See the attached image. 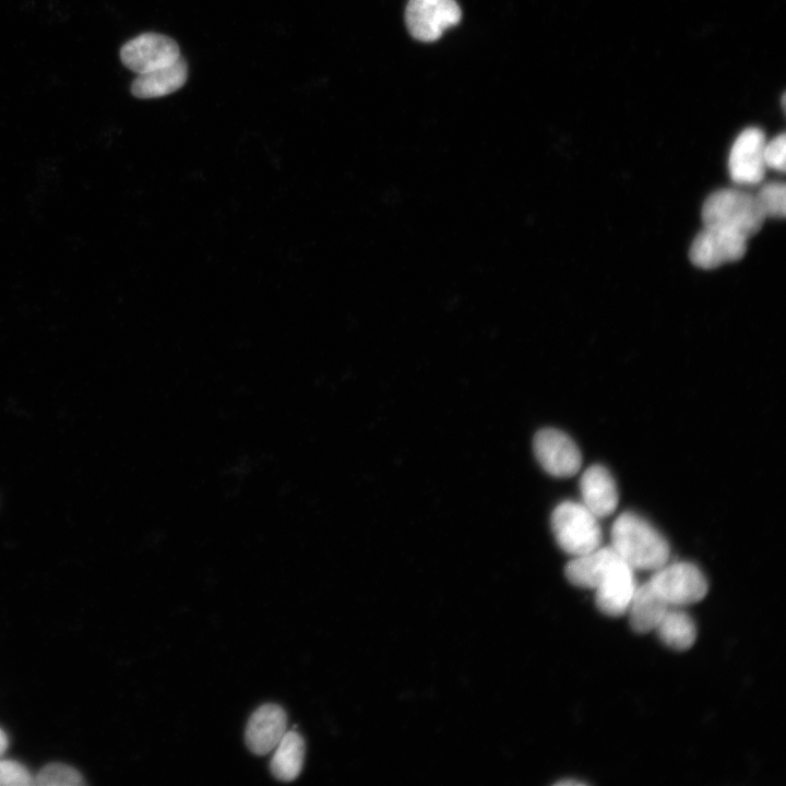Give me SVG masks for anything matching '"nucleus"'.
I'll return each mask as SVG.
<instances>
[{"instance_id": "nucleus-1", "label": "nucleus", "mask_w": 786, "mask_h": 786, "mask_svg": "<svg viewBox=\"0 0 786 786\" xmlns=\"http://www.w3.org/2000/svg\"><path fill=\"white\" fill-rule=\"evenodd\" d=\"M610 537V546L633 570L655 571L668 562L670 548L665 537L633 512H623L615 520Z\"/></svg>"}, {"instance_id": "nucleus-2", "label": "nucleus", "mask_w": 786, "mask_h": 786, "mask_svg": "<svg viewBox=\"0 0 786 786\" xmlns=\"http://www.w3.org/2000/svg\"><path fill=\"white\" fill-rule=\"evenodd\" d=\"M704 226L716 227L749 239L762 227L765 215L754 194L720 189L707 196L702 206Z\"/></svg>"}, {"instance_id": "nucleus-3", "label": "nucleus", "mask_w": 786, "mask_h": 786, "mask_svg": "<svg viewBox=\"0 0 786 786\" xmlns=\"http://www.w3.org/2000/svg\"><path fill=\"white\" fill-rule=\"evenodd\" d=\"M551 528L559 547L574 557L600 547L598 517L583 503L563 501L558 504L551 514Z\"/></svg>"}, {"instance_id": "nucleus-4", "label": "nucleus", "mask_w": 786, "mask_h": 786, "mask_svg": "<svg viewBox=\"0 0 786 786\" xmlns=\"http://www.w3.org/2000/svg\"><path fill=\"white\" fill-rule=\"evenodd\" d=\"M648 581L670 607L698 603L708 590L702 571L690 562H667Z\"/></svg>"}, {"instance_id": "nucleus-5", "label": "nucleus", "mask_w": 786, "mask_h": 786, "mask_svg": "<svg viewBox=\"0 0 786 786\" xmlns=\"http://www.w3.org/2000/svg\"><path fill=\"white\" fill-rule=\"evenodd\" d=\"M462 17L455 0H409L405 22L410 35L420 41H434Z\"/></svg>"}, {"instance_id": "nucleus-6", "label": "nucleus", "mask_w": 786, "mask_h": 786, "mask_svg": "<svg viewBox=\"0 0 786 786\" xmlns=\"http://www.w3.org/2000/svg\"><path fill=\"white\" fill-rule=\"evenodd\" d=\"M533 448L541 467L555 477H571L581 468L582 456L577 445L560 430H539L534 437Z\"/></svg>"}, {"instance_id": "nucleus-7", "label": "nucleus", "mask_w": 786, "mask_h": 786, "mask_svg": "<svg viewBox=\"0 0 786 786\" xmlns=\"http://www.w3.org/2000/svg\"><path fill=\"white\" fill-rule=\"evenodd\" d=\"M747 239L716 227L704 226L692 241L689 258L698 267L710 270L741 259Z\"/></svg>"}, {"instance_id": "nucleus-8", "label": "nucleus", "mask_w": 786, "mask_h": 786, "mask_svg": "<svg viewBox=\"0 0 786 786\" xmlns=\"http://www.w3.org/2000/svg\"><path fill=\"white\" fill-rule=\"evenodd\" d=\"M179 57L178 44L156 33L141 34L127 41L120 50L122 63L138 74L167 66Z\"/></svg>"}, {"instance_id": "nucleus-9", "label": "nucleus", "mask_w": 786, "mask_h": 786, "mask_svg": "<svg viewBox=\"0 0 786 786\" xmlns=\"http://www.w3.org/2000/svg\"><path fill=\"white\" fill-rule=\"evenodd\" d=\"M764 145V134L760 129L748 128L738 135L728 159L729 174L735 182L755 184L762 181L766 168Z\"/></svg>"}, {"instance_id": "nucleus-10", "label": "nucleus", "mask_w": 786, "mask_h": 786, "mask_svg": "<svg viewBox=\"0 0 786 786\" xmlns=\"http://www.w3.org/2000/svg\"><path fill=\"white\" fill-rule=\"evenodd\" d=\"M287 731V715L282 706L263 704L250 716L245 739L249 750L257 755L273 751Z\"/></svg>"}, {"instance_id": "nucleus-11", "label": "nucleus", "mask_w": 786, "mask_h": 786, "mask_svg": "<svg viewBox=\"0 0 786 786\" xmlns=\"http://www.w3.org/2000/svg\"><path fill=\"white\" fill-rule=\"evenodd\" d=\"M633 571L620 558L595 588V603L603 614L619 617L627 612L636 588Z\"/></svg>"}, {"instance_id": "nucleus-12", "label": "nucleus", "mask_w": 786, "mask_h": 786, "mask_svg": "<svg viewBox=\"0 0 786 786\" xmlns=\"http://www.w3.org/2000/svg\"><path fill=\"white\" fill-rule=\"evenodd\" d=\"M582 503L598 519L609 516L618 505L617 485L602 465L590 466L580 478Z\"/></svg>"}, {"instance_id": "nucleus-13", "label": "nucleus", "mask_w": 786, "mask_h": 786, "mask_svg": "<svg viewBox=\"0 0 786 786\" xmlns=\"http://www.w3.org/2000/svg\"><path fill=\"white\" fill-rule=\"evenodd\" d=\"M619 559L611 546H600L568 562L565 576L575 586L595 590Z\"/></svg>"}, {"instance_id": "nucleus-14", "label": "nucleus", "mask_w": 786, "mask_h": 786, "mask_svg": "<svg viewBox=\"0 0 786 786\" xmlns=\"http://www.w3.org/2000/svg\"><path fill=\"white\" fill-rule=\"evenodd\" d=\"M188 66L180 56L176 61L138 75L131 85L138 98H156L179 90L187 81Z\"/></svg>"}, {"instance_id": "nucleus-15", "label": "nucleus", "mask_w": 786, "mask_h": 786, "mask_svg": "<svg viewBox=\"0 0 786 786\" xmlns=\"http://www.w3.org/2000/svg\"><path fill=\"white\" fill-rule=\"evenodd\" d=\"M669 607L650 581L636 586L627 610L632 630L641 634L655 630Z\"/></svg>"}, {"instance_id": "nucleus-16", "label": "nucleus", "mask_w": 786, "mask_h": 786, "mask_svg": "<svg viewBox=\"0 0 786 786\" xmlns=\"http://www.w3.org/2000/svg\"><path fill=\"white\" fill-rule=\"evenodd\" d=\"M273 750L270 762L273 776L282 782L296 779L305 760V740L301 735L295 730L286 731Z\"/></svg>"}, {"instance_id": "nucleus-17", "label": "nucleus", "mask_w": 786, "mask_h": 786, "mask_svg": "<svg viewBox=\"0 0 786 786\" xmlns=\"http://www.w3.org/2000/svg\"><path fill=\"white\" fill-rule=\"evenodd\" d=\"M659 639L670 648L686 651L696 639V628L692 618L677 607H669L656 629Z\"/></svg>"}, {"instance_id": "nucleus-18", "label": "nucleus", "mask_w": 786, "mask_h": 786, "mask_svg": "<svg viewBox=\"0 0 786 786\" xmlns=\"http://www.w3.org/2000/svg\"><path fill=\"white\" fill-rule=\"evenodd\" d=\"M34 784L39 786H81L84 781L75 769L62 763H51L40 770Z\"/></svg>"}, {"instance_id": "nucleus-19", "label": "nucleus", "mask_w": 786, "mask_h": 786, "mask_svg": "<svg viewBox=\"0 0 786 786\" xmlns=\"http://www.w3.org/2000/svg\"><path fill=\"white\" fill-rule=\"evenodd\" d=\"M765 217L785 216L786 188L783 182H769L763 184L754 194Z\"/></svg>"}, {"instance_id": "nucleus-20", "label": "nucleus", "mask_w": 786, "mask_h": 786, "mask_svg": "<svg viewBox=\"0 0 786 786\" xmlns=\"http://www.w3.org/2000/svg\"><path fill=\"white\" fill-rule=\"evenodd\" d=\"M34 779L27 769L11 760H0V786H29Z\"/></svg>"}, {"instance_id": "nucleus-21", "label": "nucleus", "mask_w": 786, "mask_h": 786, "mask_svg": "<svg viewBox=\"0 0 786 786\" xmlns=\"http://www.w3.org/2000/svg\"><path fill=\"white\" fill-rule=\"evenodd\" d=\"M785 151H786V139L785 134L782 133L774 138L769 143H765L763 150V158L766 167L777 169L781 171L785 170Z\"/></svg>"}, {"instance_id": "nucleus-22", "label": "nucleus", "mask_w": 786, "mask_h": 786, "mask_svg": "<svg viewBox=\"0 0 786 786\" xmlns=\"http://www.w3.org/2000/svg\"><path fill=\"white\" fill-rule=\"evenodd\" d=\"M8 748V738L4 731L0 728V755L4 753Z\"/></svg>"}, {"instance_id": "nucleus-23", "label": "nucleus", "mask_w": 786, "mask_h": 786, "mask_svg": "<svg viewBox=\"0 0 786 786\" xmlns=\"http://www.w3.org/2000/svg\"><path fill=\"white\" fill-rule=\"evenodd\" d=\"M580 784H582V783H579L576 781H563V782L558 783V785H580Z\"/></svg>"}]
</instances>
